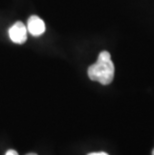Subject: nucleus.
I'll list each match as a JSON object with an SVG mask.
<instances>
[{"instance_id":"obj_1","label":"nucleus","mask_w":154,"mask_h":155,"mask_svg":"<svg viewBox=\"0 0 154 155\" xmlns=\"http://www.w3.org/2000/svg\"><path fill=\"white\" fill-rule=\"evenodd\" d=\"M88 76L91 80L97 81L103 85H108L112 82L114 78V64L109 52H100L97 61L88 68Z\"/></svg>"},{"instance_id":"obj_2","label":"nucleus","mask_w":154,"mask_h":155,"mask_svg":"<svg viewBox=\"0 0 154 155\" xmlns=\"http://www.w3.org/2000/svg\"><path fill=\"white\" fill-rule=\"evenodd\" d=\"M27 27L23 23L16 22L9 28L8 34L14 43L23 44L26 42V39H27Z\"/></svg>"},{"instance_id":"obj_3","label":"nucleus","mask_w":154,"mask_h":155,"mask_svg":"<svg viewBox=\"0 0 154 155\" xmlns=\"http://www.w3.org/2000/svg\"><path fill=\"white\" fill-rule=\"evenodd\" d=\"M27 31L33 36H40L45 32V23L40 17L32 15L27 22Z\"/></svg>"},{"instance_id":"obj_4","label":"nucleus","mask_w":154,"mask_h":155,"mask_svg":"<svg viewBox=\"0 0 154 155\" xmlns=\"http://www.w3.org/2000/svg\"><path fill=\"white\" fill-rule=\"evenodd\" d=\"M5 155H18V153L15 150H8Z\"/></svg>"},{"instance_id":"obj_5","label":"nucleus","mask_w":154,"mask_h":155,"mask_svg":"<svg viewBox=\"0 0 154 155\" xmlns=\"http://www.w3.org/2000/svg\"><path fill=\"white\" fill-rule=\"evenodd\" d=\"M88 155H109V154H107L106 152H92L89 153Z\"/></svg>"},{"instance_id":"obj_6","label":"nucleus","mask_w":154,"mask_h":155,"mask_svg":"<svg viewBox=\"0 0 154 155\" xmlns=\"http://www.w3.org/2000/svg\"><path fill=\"white\" fill-rule=\"evenodd\" d=\"M27 155H37V154H35V153H28Z\"/></svg>"},{"instance_id":"obj_7","label":"nucleus","mask_w":154,"mask_h":155,"mask_svg":"<svg viewBox=\"0 0 154 155\" xmlns=\"http://www.w3.org/2000/svg\"><path fill=\"white\" fill-rule=\"evenodd\" d=\"M152 155H154V149L152 150Z\"/></svg>"}]
</instances>
